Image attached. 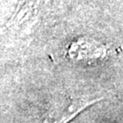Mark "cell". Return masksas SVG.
<instances>
[{
  "label": "cell",
  "instance_id": "cell-1",
  "mask_svg": "<svg viewBox=\"0 0 123 123\" xmlns=\"http://www.w3.org/2000/svg\"><path fill=\"white\" fill-rule=\"evenodd\" d=\"M101 98H91L85 97V96L80 98H75L71 100L70 104L63 110L59 118L55 119L53 123H69L80 112H82L89 106L101 100Z\"/></svg>",
  "mask_w": 123,
  "mask_h": 123
}]
</instances>
